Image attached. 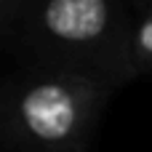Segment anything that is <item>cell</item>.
<instances>
[{
	"instance_id": "6da1fadb",
	"label": "cell",
	"mask_w": 152,
	"mask_h": 152,
	"mask_svg": "<svg viewBox=\"0 0 152 152\" xmlns=\"http://www.w3.org/2000/svg\"><path fill=\"white\" fill-rule=\"evenodd\" d=\"M112 83L27 64L0 77V152H88Z\"/></svg>"
},
{
	"instance_id": "7a4b0ae2",
	"label": "cell",
	"mask_w": 152,
	"mask_h": 152,
	"mask_svg": "<svg viewBox=\"0 0 152 152\" xmlns=\"http://www.w3.org/2000/svg\"><path fill=\"white\" fill-rule=\"evenodd\" d=\"M131 32L123 0H32L11 48L27 64L77 69L120 88L131 80Z\"/></svg>"
},
{
	"instance_id": "3957f363",
	"label": "cell",
	"mask_w": 152,
	"mask_h": 152,
	"mask_svg": "<svg viewBox=\"0 0 152 152\" xmlns=\"http://www.w3.org/2000/svg\"><path fill=\"white\" fill-rule=\"evenodd\" d=\"M128 72L131 80L152 75V8L142 11L134 21L131 32V48H128Z\"/></svg>"
},
{
	"instance_id": "277c9868",
	"label": "cell",
	"mask_w": 152,
	"mask_h": 152,
	"mask_svg": "<svg viewBox=\"0 0 152 152\" xmlns=\"http://www.w3.org/2000/svg\"><path fill=\"white\" fill-rule=\"evenodd\" d=\"M29 3L32 0H0V53L13 45Z\"/></svg>"
},
{
	"instance_id": "5b68a950",
	"label": "cell",
	"mask_w": 152,
	"mask_h": 152,
	"mask_svg": "<svg viewBox=\"0 0 152 152\" xmlns=\"http://www.w3.org/2000/svg\"><path fill=\"white\" fill-rule=\"evenodd\" d=\"M134 8H139V13L142 11H147V8H152V0H128Z\"/></svg>"
}]
</instances>
